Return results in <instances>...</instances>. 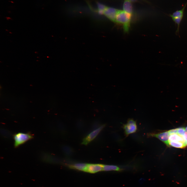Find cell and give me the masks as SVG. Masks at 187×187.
Wrapping results in <instances>:
<instances>
[{
	"instance_id": "obj_2",
	"label": "cell",
	"mask_w": 187,
	"mask_h": 187,
	"mask_svg": "<svg viewBox=\"0 0 187 187\" xmlns=\"http://www.w3.org/2000/svg\"><path fill=\"white\" fill-rule=\"evenodd\" d=\"M14 146L15 148L18 147L34 138L33 135L30 132L24 133L19 132L13 135Z\"/></svg>"
},
{
	"instance_id": "obj_15",
	"label": "cell",
	"mask_w": 187,
	"mask_h": 187,
	"mask_svg": "<svg viewBox=\"0 0 187 187\" xmlns=\"http://www.w3.org/2000/svg\"><path fill=\"white\" fill-rule=\"evenodd\" d=\"M186 131L185 129L184 128H178L177 134L182 137L183 136Z\"/></svg>"
},
{
	"instance_id": "obj_10",
	"label": "cell",
	"mask_w": 187,
	"mask_h": 187,
	"mask_svg": "<svg viewBox=\"0 0 187 187\" xmlns=\"http://www.w3.org/2000/svg\"><path fill=\"white\" fill-rule=\"evenodd\" d=\"M123 9L124 11L126 12L131 14L132 13V6L129 1H126L124 2L123 5Z\"/></svg>"
},
{
	"instance_id": "obj_18",
	"label": "cell",
	"mask_w": 187,
	"mask_h": 187,
	"mask_svg": "<svg viewBox=\"0 0 187 187\" xmlns=\"http://www.w3.org/2000/svg\"><path fill=\"white\" fill-rule=\"evenodd\" d=\"M126 1H129L130 2H135L137 0H126Z\"/></svg>"
},
{
	"instance_id": "obj_1",
	"label": "cell",
	"mask_w": 187,
	"mask_h": 187,
	"mask_svg": "<svg viewBox=\"0 0 187 187\" xmlns=\"http://www.w3.org/2000/svg\"><path fill=\"white\" fill-rule=\"evenodd\" d=\"M131 17V14L124 11L118 10L115 22L123 25L124 31L129 30Z\"/></svg>"
},
{
	"instance_id": "obj_3",
	"label": "cell",
	"mask_w": 187,
	"mask_h": 187,
	"mask_svg": "<svg viewBox=\"0 0 187 187\" xmlns=\"http://www.w3.org/2000/svg\"><path fill=\"white\" fill-rule=\"evenodd\" d=\"M123 128L125 134L126 136L135 132L137 130L136 122L132 119H129L127 123L124 125Z\"/></svg>"
},
{
	"instance_id": "obj_19",
	"label": "cell",
	"mask_w": 187,
	"mask_h": 187,
	"mask_svg": "<svg viewBox=\"0 0 187 187\" xmlns=\"http://www.w3.org/2000/svg\"></svg>"
},
{
	"instance_id": "obj_13",
	"label": "cell",
	"mask_w": 187,
	"mask_h": 187,
	"mask_svg": "<svg viewBox=\"0 0 187 187\" xmlns=\"http://www.w3.org/2000/svg\"><path fill=\"white\" fill-rule=\"evenodd\" d=\"M169 146L178 148H183L187 145L185 143L178 141H169Z\"/></svg>"
},
{
	"instance_id": "obj_5",
	"label": "cell",
	"mask_w": 187,
	"mask_h": 187,
	"mask_svg": "<svg viewBox=\"0 0 187 187\" xmlns=\"http://www.w3.org/2000/svg\"><path fill=\"white\" fill-rule=\"evenodd\" d=\"M148 135L149 137H156L163 142L167 146H169V138L170 135L168 131L157 133H149Z\"/></svg>"
},
{
	"instance_id": "obj_17",
	"label": "cell",
	"mask_w": 187,
	"mask_h": 187,
	"mask_svg": "<svg viewBox=\"0 0 187 187\" xmlns=\"http://www.w3.org/2000/svg\"><path fill=\"white\" fill-rule=\"evenodd\" d=\"M187 144V132L186 131L184 135L182 136Z\"/></svg>"
},
{
	"instance_id": "obj_14",
	"label": "cell",
	"mask_w": 187,
	"mask_h": 187,
	"mask_svg": "<svg viewBox=\"0 0 187 187\" xmlns=\"http://www.w3.org/2000/svg\"><path fill=\"white\" fill-rule=\"evenodd\" d=\"M96 4L98 14L99 15L104 14V12L107 7L104 4L99 2H97Z\"/></svg>"
},
{
	"instance_id": "obj_4",
	"label": "cell",
	"mask_w": 187,
	"mask_h": 187,
	"mask_svg": "<svg viewBox=\"0 0 187 187\" xmlns=\"http://www.w3.org/2000/svg\"><path fill=\"white\" fill-rule=\"evenodd\" d=\"M103 125L89 133L83 140L82 144L86 145L94 139L104 127Z\"/></svg>"
},
{
	"instance_id": "obj_16",
	"label": "cell",
	"mask_w": 187,
	"mask_h": 187,
	"mask_svg": "<svg viewBox=\"0 0 187 187\" xmlns=\"http://www.w3.org/2000/svg\"><path fill=\"white\" fill-rule=\"evenodd\" d=\"M177 131L178 128L172 129L168 131L170 135L172 134H177Z\"/></svg>"
},
{
	"instance_id": "obj_12",
	"label": "cell",
	"mask_w": 187,
	"mask_h": 187,
	"mask_svg": "<svg viewBox=\"0 0 187 187\" xmlns=\"http://www.w3.org/2000/svg\"><path fill=\"white\" fill-rule=\"evenodd\" d=\"M121 169L118 166L114 165H103V170L105 171H118Z\"/></svg>"
},
{
	"instance_id": "obj_7",
	"label": "cell",
	"mask_w": 187,
	"mask_h": 187,
	"mask_svg": "<svg viewBox=\"0 0 187 187\" xmlns=\"http://www.w3.org/2000/svg\"><path fill=\"white\" fill-rule=\"evenodd\" d=\"M103 164H88L86 172L94 173L103 170Z\"/></svg>"
},
{
	"instance_id": "obj_8",
	"label": "cell",
	"mask_w": 187,
	"mask_h": 187,
	"mask_svg": "<svg viewBox=\"0 0 187 187\" xmlns=\"http://www.w3.org/2000/svg\"><path fill=\"white\" fill-rule=\"evenodd\" d=\"M88 164L84 163H77L70 165L69 166L71 168L86 172Z\"/></svg>"
},
{
	"instance_id": "obj_6",
	"label": "cell",
	"mask_w": 187,
	"mask_h": 187,
	"mask_svg": "<svg viewBox=\"0 0 187 187\" xmlns=\"http://www.w3.org/2000/svg\"><path fill=\"white\" fill-rule=\"evenodd\" d=\"M117 10H118L113 8L107 7L104 12V14L110 20L115 22Z\"/></svg>"
},
{
	"instance_id": "obj_11",
	"label": "cell",
	"mask_w": 187,
	"mask_h": 187,
	"mask_svg": "<svg viewBox=\"0 0 187 187\" xmlns=\"http://www.w3.org/2000/svg\"><path fill=\"white\" fill-rule=\"evenodd\" d=\"M186 5V4L182 9L177 10L174 12L172 14L170 15V16L172 18H183L184 11Z\"/></svg>"
},
{
	"instance_id": "obj_9",
	"label": "cell",
	"mask_w": 187,
	"mask_h": 187,
	"mask_svg": "<svg viewBox=\"0 0 187 187\" xmlns=\"http://www.w3.org/2000/svg\"><path fill=\"white\" fill-rule=\"evenodd\" d=\"M169 141H178L181 142L185 143L187 145V144L183 137L177 134H174L170 135Z\"/></svg>"
}]
</instances>
